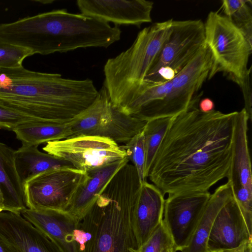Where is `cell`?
<instances>
[{
    "label": "cell",
    "instance_id": "34",
    "mask_svg": "<svg viewBox=\"0 0 252 252\" xmlns=\"http://www.w3.org/2000/svg\"><path fill=\"white\" fill-rule=\"evenodd\" d=\"M252 241L248 242L236 248L222 251L221 252H252Z\"/></svg>",
    "mask_w": 252,
    "mask_h": 252
},
{
    "label": "cell",
    "instance_id": "35",
    "mask_svg": "<svg viewBox=\"0 0 252 252\" xmlns=\"http://www.w3.org/2000/svg\"><path fill=\"white\" fill-rule=\"evenodd\" d=\"M177 251L173 244L166 247L162 252H176Z\"/></svg>",
    "mask_w": 252,
    "mask_h": 252
},
{
    "label": "cell",
    "instance_id": "24",
    "mask_svg": "<svg viewBox=\"0 0 252 252\" xmlns=\"http://www.w3.org/2000/svg\"><path fill=\"white\" fill-rule=\"evenodd\" d=\"M173 117H162L149 120L143 130L146 159L145 176L149 172L156 154Z\"/></svg>",
    "mask_w": 252,
    "mask_h": 252
},
{
    "label": "cell",
    "instance_id": "28",
    "mask_svg": "<svg viewBox=\"0 0 252 252\" xmlns=\"http://www.w3.org/2000/svg\"><path fill=\"white\" fill-rule=\"evenodd\" d=\"M34 55L27 48L0 42V69H12L22 66L28 57Z\"/></svg>",
    "mask_w": 252,
    "mask_h": 252
},
{
    "label": "cell",
    "instance_id": "17",
    "mask_svg": "<svg viewBox=\"0 0 252 252\" xmlns=\"http://www.w3.org/2000/svg\"><path fill=\"white\" fill-rule=\"evenodd\" d=\"M245 110L236 111L234 118L230 166L227 177L232 191L246 189L252 191V174L248 146V122Z\"/></svg>",
    "mask_w": 252,
    "mask_h": 252
},
{
    "label": "cell",
    "instance_id": "23",
    "mask_svg": "<svg viewBox=\"0 0 252 252\" xmlns=\"http://www.w3.org/2000/svg\"><path fill=\"white\" fill-rule=\"evenodd\" d=\"M13 131L22 146H38L43 143L70 138L72 135L69 122H28L19 125Z\"/></svg>",
    "mask_w": 252,
    "mask_h": 252
},
{
    "label": "cell",
    "instance_id": "6",
    "mask_svg": "<svg viewBox=\"0 0 252 252\" xmlns=\"http://www.w3.org/2000/svg\"><path fill=\"white\" fill-rule=\"evenodd\" d=\"M204 27L205 42L212 57L208 78L221 72L240 86L251 70L248 63L252 44L226 17L218 12L209 13Z\"/></svg>",
    "mask_w": 252,
    "mask_h": 252
},
{
    "label": "cell",
    "instance_id": "30",
    "mask_svg": "<svg viewBox=\"0 0 252 252\" xmlns=\"http://www.w3.org/2000/svg\"><path fill=\"white\" fill-rule=\"evenodd\" d=\"M39 121L0 106V128L13 130L23 123Z\"/></svg>",
    "mask_w": 252,
    "mask_h": 252
},
{
    "label": "cell",
    "instance_id": "2",
    "mask_svg": "<svg viewBox=\"0 0 252 252\" xmlns=\"http://www.w3.org/2000/svg\"><path fill=\"white\" fill-rule=\"evenodd\" d=\"M98 94L90 79L65 78L23 66L0 69V106L39 121L67 123Z\"/></svg>",
    "mask_w": 252,
    "mask_h": 252
},
{
    "label": "cell",
    "instance_id": "12",
    "mask_svg": "<svg viewBox=\"0 0 252 252\" xmlns=\"http://www.w3.org/2000/svg\"><path fill=\"white\" fill-rule=\"evenodd\" d=\"M208 191L168 194L162 221L177 250L189 244L210 197Z\"/></svg>",
    "mask_w": 252,
    "mask_h": 252
},
{
    "label": "cell",
    "instance_id": "14",
    "mask_svg": "<svg viewBox=\"0 0 252 252\" xmlns=\"http://www.w3.org/2000/svg\"><path fill=\"white\" fill-rule=\"evenodd\" d=\"M246 224L232 195L218 213L207 242L209 252H221L236 248L252 241Z\"/></svg>",
    "mask_w": 252,
    "mask_h": 252
},
{
    "label": "cell",
    "instance_id": "33",
    "mask_svg": "<svg viewBox=\"0 0 252 252\" xmlns=\"http://www.w3.org/2000/svg\"><path fill=\"white\" fill-rule=\"evenodd\" d=\"M0 252H21L0 236Z\"/></svg>",
    "mask_w": 252,
    "mask_h": 252
},
{
    "label": "cell",
    "instance_id": "5",
    "mask_svg": "<svg viewBox=\"0 0 252 252\" xmlns=\"http://www.w3.org/2000/svg\"><path fill=\"white\" fill-rule=\"evenodd\" d=\"M173 21L145 28L129 48L107 61L104 86L114 106L122 110L143 83L170 33Z\"/></svg>",
    "mask_w": 252,
    "mask_h": 252
},
{
    "label": "cell",
    "instance_id": "7",
    "mask_svg": "<svg viewBox=\"0 0 252 252\" xmlns=\"http://www.w3.org/2000/svg\"><path fill=\"white\" fill-rule=\"evenodd\" d=\"M147 122V120L127 115L114 106L103 86L93 103L69 121L71 137L96 136L110 139L117 143H126L142 131Z\"/></svg>",
    "mask_w": 252,
    "mask_h": 252
},
{
    "label": "cell",
    "instance_id": "11",
    "mask_svg": "<svg viewBox=\"0 0 252 252\" xmlns=\"http://www.w3.org/2000/svg\"><path fill=\"white\" fill-rule=\"evenodd\" d=\"M205 44V27L201 20H173L170 33L145 79L164 67L177 74Z\"/></svg>",
    "mask_w": 252,
    "mask_h": 252
},
{
    "label": "cell",
    "instance_id": "25",
    "mask_svg": "<svg viewBox=\"0 0 252 252\" xmlns=\"http://www.w3.org/2000/svg\"><path fill=\"white\" fill-rule=\"evenodd\" d=\"M171 85L172 80L158 84L143 81L132 98L121 111L127 115H137L147 105L164 98Z\"/></svg>",
    "mask_w": 252,
    "mask_h": 252
},
{
    "label": "cell",
    "instance_id": "19",
    "mask_svg": "<svg viewBox=\"0 0 252 252\" xmlns=\"http://www.w3.org/2000/svg\"><path fill=\"white\" fill-rule=\"evenodd\" d=\"M129 161L126 157L87 172L88 179L80 187L66 212L76 220L80 219L93 205L115 175Z\"/></svg>",
    "mask_w": 252,
    "mask_h": 252
},
{
    "label": "cell",
    "instance_id": "3",
    "mask_svg": "<svg viewBox=\"0 0 252 252\" xmlns=\"http://www.w3.org/2000/svg\"><path fill=\"white\" fill-rule=\"evenodd\" d=\"M118 26L65 9L54 10L0 24V42L47 55L79 48H107L119 40Z\"/></svg>",
    "mask_w": 252,
    "mask_h": 252
},
{
    "label": "cell",
    "instance_id": "1",
    "mask_svg": "<svg viewBox=\"0 0 252 252\" xmlns=\"http://www.w3.org/2000/svg\"><path fill=\"white\" fill-rule=\"evenodd\" d=\"M236 113L196 105L173 117L149 172L153 184L164 195L207 191L227 178Z\"/></svg>",
    "mask_w": 252,
    "mask_h": 252
},
{
    "label": "cell",
    "instance_id": "32",
    "mask_svg": "<svg viewBox=\"0 0 252 252\" xmlns=\"http://www.w3.org/2000/svg\"><path fill=\"white\" fill-rule=\"evenodd\" d=\"M198 108L201 112L207 113L215 110V104L211 99L204 98L199 101Z\"/></svg>",
    "mask_w": 252,
    "mask_h": 252
},
{
    "label": "cell",
    "instance_id": "4",
    "mask_svg": "<svg viewBox=\"0 0 252 252\" xmlns=\"http://www.w3.org/2000/svg\"><path fill=\"white\" fill-rule=\"evenodd\" d=\"M140 186L135 167L127 163L76 220L78 252H137L133 213Z\"/></svg>",
    "mask_w": 252,
    "mask_h": 252
},
{
    "label": "cell",
    "instance_id": "21",
    "mask_svg": "<svg viewBox=\"0 0 252 252\" xmlns=\"http://www.w3.org/2000/svg\"><path fill=\"white\" fill-rule=\"evenodd\" d=\"M232 195L228 182L219 186L211 194L188 245L181 252H209L207 242L215 219L222 206Z\"/></svg>",
    "mask_w": 252,
    "mask_h": 252
},
{
    "label": "cell",
    "instance_id": "13",
    "mask_svg": "<svg viewBox=\"0 0 252 252\" xmlns=\"http://www.w3.org/2000/svg\"><path fill=\"white\" fill-rule=\"evenodd\" d=\"M81 13L115 24L134 25L152 22L153 2L146 0H78Z\"/></svg>",
    "mask_w": 252,
    "mask_h": 252
},
{
    "label": "cell",
    "instance_id": "29",
    "mask_svg": "<svg viewBox=\"0 0 252 252\" xmlns=\"http://www.w3.org/2000/svg\"><path fill=\"white\" fill-rule=\"evenodd\" d=\"M172 244L170 236L162 221L137 252H162Z\"/></svg>",
    "mask_w": 252,
    "mask_h": 252
},
{
    "label": "cell",
    "instance_id": "10",
    "mask_svg": "<svg viewBox=\"0 0 252 252\" xmlns=\"http://www.w3.org/2000/svg\"><path fill=\"white\" fill-rule=\"evenodd\" d=\"M42 149L67 161L74 168L86 172L127 157L116 142L96 136L81 135L49 142Z\"/></svg>",
    "mask_w": 252,
    "mask_h": 252
},
{
    "label": "cell",
    "instance_id": "22",
    "mask_svg": "<svg viewBox=\"0 0 252 252\" xmlns=\"http://www.w3.org/2000/svg\"><path fill=\"white\" fill-rule=\"evenodd\" d=\"M38 146H22L14 151L15 164L23 187L28 181L42 173L62 167H73L65 160L40 151Z\"/></svg>",
    "mask_w": 252,
    "mask_h": 252
},
{
    "label": "cell",
    "instance_id": "16",
    "mask_svg": "<svg viewBox=\"0 0 252 252\" xmlns=\"http://www.w3.org/2000/svg\"><path fill=\"white\" fill-rule=\"evenodd\" d=\"M164 196L153 184L147 181L140 184L133 213V227L138 249L162 221Z\"/></svg>",
    "mask_w": 252,
    "mask_h": 252
},
{
    "label": "cell",
    "instance_id": "31",
    "mask_svg": "<svg viewBox=\"0 0 252 252\" xmlns=\"http://www.w3.org/2000/svg\"><path fill=\"white\" fill-rule=\"evenodd\" d=\"M250 71L244 78L242 83L240 86L241 88L244 98L245 107L248 119L251 121L252 117V89L251 83Z\"/></svg>",
    "mask_w": 252,
    "mask_h": 252
},
{
    "label": "cell",
    "instance_id": "20",
    "mask_svg": "<svg viewBox=\"0 0 252 252\" xmlns=\"http://www.w3.org/2000/svg\"><path fill=\"white\" fill-rule=\"evenodd\" d=\"M14 151L0 142V212L20 213L27 208L14 161Z\"/></svg>",
    "mask_w": 252,
    "mask_h": 252
},
{
    "label": "cell",
    "instance_id": "8",
    "mask_svg": "<svg viewBox=\"0 0 252 252\" xmlns=\"http://www.w3.org/2000/svg\"><path fill=\"white\" fill-rule=\"evenodd\" d=\"M212 64V55L205 44L197 55L172 80L171 87L165 97L147 105L137 116L147 121L174 117L197 105L198 98H195L194 95L208 78Z\"/></svg>",
    "mask_w": 252,
    "mask_h": 252
},
{
    "label": "cell",
    "instance_id": "27",
    "mask_svg": "<svg viewBox=\"0 0 252 252\" xmlns=\"http://www.w3.org/2000/svg\"><path fill=\"white\" fill-rule=\"evenodd\" d=\"M120 147L126 152L129 160L135 167L140 184L146 181L145 176L146 154L143 131L125 144L120 145Z\"/></svg>",
    "mask_w": 252,
    "mask_h": 252
},
{
    "label": "cell",
    "instance_id": "9",
    "mask_svg": "<svg viewBox=\"0 0 252 252\" xmlns=\"http://www.w3.org/2000/svg\"><path fill=\"white\" fill-rule=\"evenodd\" d=\"M88 178L87 172L69 166L42 173L24 186L27 207L32 210L66 212Z\"/></svg>",
    "mask_w": 252,
    "mask_h": 252
},
{
    "label": "cell",
    "instance_id": "26",
    "mask_svg": "<svg viewBox=\"0 0 252 252\" xmlns=\"http://www.w3.org/2000/svg\"><path fill=\"white\" fill-rule=\"evenodd\" d=\"M252 1L250 0H223L221 8L226 17L245 35L252 44Z\"/></svg>",
    "mask_w": 252,
    "mask_h": 252
},
{
    "label": "cell",
    "instance_id": "18",
    "mask_svg": "<svg viewBox=\"0 0 252 252\" xmlns=\"http://www.w3.org/2000/svg\"><path fill=\"white\" fill-rule=\"evenodd\" d=\"M20 213L44 233L61 252H78L74 239L76 221L66 212L26 208Z\"/></svg>",
    "mask_w": 252,
    "mask_h": 252
},
{
    "label": "cell",
    "instance_id": "15",
    "mask_svg": "<svg viewBox=\"0 0 252 252\" xmlns=\"http://www.w3.org/2000/svg\"><path fill=\"white\" fill-rule=\"evenodd\" d=\"M0 236L21 252H61L44 233L20 213L0 212Z\"/></svg>",
    "mask_w": 252,
    "mask_h": 252
}]
</instances>
